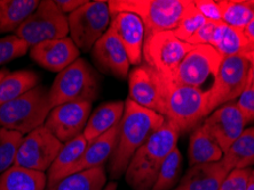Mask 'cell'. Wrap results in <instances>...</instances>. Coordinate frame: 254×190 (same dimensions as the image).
Masks as SVG:
<instances>
[{"label": "cell", "instance_id": "cell-38", "mask_svg": "<svg viewBox=\"0 0 254 190\" xmlns=\"http://www.w3.org/2000/svg\"><path fill=\"white\" fill-rule=\"evenodd\" d=\"M216 23H212V22H207L203 28L193 35L190 38L187 43L192 44V46H199V44H210L212 43L213 36H214V30H215Z\"/></svg>", "mask_w": 254, "mask_h": 190}, {"label": "cell", "instance_id": "cell-17", "mask_svg": "<svg viewBox=\"0 0 254 190\" xmlns=\"http://www.w3.org/2000/svg\"><path fill=\"white\" fill-rule=\"evenodd\" d=\"M79 55L80 50L69 37L45 41L30 50V56L37 64L51 72L59 73L76 62Z\"/></svg>", "mask_w": 254, "mask_h": 190}, {"label": "cell", "instance_id": "cell-23", "mask_svg": "<svg viewBox=\"0 0 254 190\" xmlns=\"http://www.w3.org/2000/svg\"><path fill=\"white\" fill-rule=\"evenodd\" d=\"M211 46L214 47L223 58L245 55L254 48L246 39L243 30L229 27L223 22L216 23Z\"/></svg>", "mask_w": 254, "mask_h": 190}, {"label": "cell", "instance_id": "cell-35", "mask_svg": "<svg viewBox=\"0 0 254 190\" xmlns=\"http://www.w3.org/2000/svg\"><path fill=\"white\" fill-rule=\"evenodd\" d=\"M251 172V167L230 171L227 178L223 180L219 190H246L248 189Z\"/></svg>", "mask_w": 254, "mask_h": 190}, {"label": "cell", "instance_id": "cell-4", "mask_svg": "<svg viewBox=\"0 0 254 190\" xmlns=\"http://www.w3.org/2000/svg\"><path fill=\"white\" fill-rule=\"evenodd\" d=\"M52 109L50 89L37 85L0 107V126L27 136L45 124Z\"/></svg>", "mask_w": 254, "mask_h": 190}, {"label": "cell", "instance_id": "cell-33", "mask_svg": "<svg viewBox=\"0 0 254 190\" xmlns=\"http://www.w3.org/2000/svg\"><path fill=\"white\" fill-rule=\"evenodd\" d=\"M206 23L207 21L205 20V17L197 10L195 2L189 0L184 16L179 22L178 27L172 32L178 39L187 42L198 30H200Z\"/></svg>", "mask_w": 254, "mask_h": 190}, {"label": "cell", "instance_id": "cell-42", "mask_svg": "<svg viewBox=\"0 0 254 190\" xmlns=\"http://www.w3.org/2000/svg\"><path fill=\"white\" fill-rule=\"evenodd\" d=\"M103 190H117V184L115 181H110L109 184L106 185V187L103 188Z\"/></svg>", "mask_w": 254, "mask_h": 190}, {"label": "cell", "instance_id": "cell-41", "mask_svg": "<svg viewBox=\"0 0 254 190\" xmlns=\"http://www.w3.org/2000/svg\"><path fill=\"white\" fill-rule=\"evenodd\" d=\"M248 87L254 88V64H251V68L249 71V77H248ZM246 87V88H248Z\"/></svg>", "mask_w": 254, "mask_h": 190}, {"label": "cell", "instance_id": "cell-12", "mask_svg": "<svg viewBox=\"0 0 254 190\" xmlns=\"http://www.w3.org/2000/svg\"><path fill=\"white\" fill-rule=\"evenodd\" d=\"M222 61L223 56L210 44L195 46L182 59L172 80L200 89L208 77H215Z\"/></svg>", "mask_w": 254, "mask_h": 190}, {"label": "cell", "instance_id": "cell-21", "mask_svg": "<svg viewBox=\"0 0 254 190\" xmlns=\"http://www.w3.org/2000/svg\"><path fill=\"white\" fill-rule=\"evenodd\" d=\"M124 109L125 103L123 102H110L99 106L89 116L83 132L86 140L89 143L119 124Z\"/></svg>", "mask_w": 254, "mask_h": 190}, {"label": "cell", "instance_id": "cell-2", "mask_svg": "<svg viewBox=\"0 0 254 190\" xmlns=\"http://www.w3.org/2000/svg\"><path fill=\"white\" fill-rule=\"evenodd\" d=\"M180 130L173 122L166 120L145 141L130 159L125 172L128 186L134 190H151L159 169L175 148Z\"/></svg>", "mask_w": 254, "mask_h": 190}, {"label": "cell", "instance_id": "cell-34", "mask_svg": "<svg viewBox=\"0 0 254 190\" xmlns=\"http://www.w3.org/2000/svg\"><path fill=\"white\" fill-rule=\"evenodd\" d=\"M29 49H31L29 44L16 35L1 38L0 39V65L22 57L28 53Z\"/></svg>", "mask_w": 254, "mask_h": 190}, {"label": "cell", "instance_id": "cell-7", "mask_svg": "<svg viewBox=\"0 0 254 190\" xmlns=\"http://www.w3.org/2000/svg\"><path fill=\"white\" fill-rule=\"evenodd\" d=\"M250 68L251 64L244 55L223 58L212 87L206 91L208 115L242 95L248 87Z\"/></svg>", "mask_w": 254, "mask_h": 190}, {"label": "cell", "instance_id": "cell-25", "mask_svg": "<svg viewBox=\"0 0 254 190\" xmlns=\"http://www.w3.org/2000/svg\"><path fill=\"white\" fill-rule=\"evenodd\" d=\"M228 172L248 169L254 165V128L245 129L231 146L223 152L221 159Z\"/></svg>", "mask_w": 254, "mask_h": 190}, {"label": "cell", "instance_id": "cell-1", "mask_svg": "<svg viewBox=\"0 0 254 190\" xmlns=\"http://www.w3.org/2000/svg\"><path fill=\"white\" fill-rule=\"evenodd\" d=\"M166 118L154 111L144 109L127 98L123 117L119 122L117 143L109 159L108 172L113 180L125 174L134 154L143 146Z\"/></svg>", "mask_w": 254, "mask_h": 190}, {"label": "cell", "instance_id": "cell-3", "mask_svg": "<svg viewBox=\"0 0 254 190\" xmlns=\"http://www.w3.org/2000/svg\"><path fill=\"white\" fill-rule=\"evenodd\" d=\"M162 77V115L173 122L180 132L195 129L204 117L208 116L206 91L179 84Z\"/></svg>", "mask_w": 254, "mask_h": 190}, {"label": "cell", "instance_id": "cell-27", "mask_svg": "<svg viewBox=\"0 0 254 190\" xmlns=\"http://www.w3.org/2000/svg\"><path fill=\"white\" fill-rule=\"evenodd\" d=\"M39 3L38 0H0V33L16 32Z\"/></svg>", "mask_w": 254, "mask_h": 190}, {"label": "cell", "instance_id": "cell-10", "mask_svg": "<svg viewBox=\"0 0 254 190\" xmlns=\"http://www.w3.org/2000/svg\"><path fill=\"white\" fill-rule=\"evenodd\" d=\"M193 47L178 39L172 31L152 33L145 37L143 58L160 76L172 80L182 59Z\"/></svg>", "mask_w": 254, "mask_h": 190}, {"label": "cell", "instance_id": "cell-43", "mask_svg": "<svg viewBox=\"0 0 254 190\" xmlns=\"http://www.w3.org/2000/svg\"><path fill=\"white\" fill-rule=\"evenodd\" d=\"M244 56L249 59L250 64H254V48H253L251 51H249L248 54H245Z\"/></svg>", "mask_w": 254, "mask_h": 190}, {"label": "cell", "instance_id": "cell-11", "mask_svg": "<svg viewBox=\"0 0 254 190\" xmlns=\"http://www.w3.org/2000/svg\"><path fill=\"white\" fill-rule=\"evenodd\" d=\"M62 147L63 143L46 126L42 125L23 137L14 165L46 172L55 161Z\"/></svg>", "mask_w": 254, "mask_h": 190}, {"label": "cell", "instance_id": "cell-20", "mask_svg": "<svg viewBox=\"0 0 254 190\" xmlns=\"http://www.w3.org/2000/svg\"><path fill=\"white\" fill-rule=\"evenodd\" d=\"M118 129L119 124L114 126L113 129L104 133V135L89 141L81 157L69 170L66 177L70 176V174L81 172V171L103 167L104 163L111 157L115 151L116 143H117Z\"/></svg>", "mask_w": 254, "mask_h": 190}, {"label": "cell", "instance_id": "cell-28", "mask_svg": "<svg viewBox=\"0 0 254 190\" xmlns=\"http://www.w3.org/2000/svg\"><path fill=\"white\" fill-rule=\"evenodd\" d=\"M38 82L39 77L33 71L9 72L0 81V107L36 88Z\"/></svg>", "mask_w": 254, "mask_h": 190}, {"label": "cell", "instance_id": "cell-26", "mask_svg": "<svg viewBox=\"0 0 254 190\" xmlns=\"http://www.w3.org/2000/svg\"><path fill=\"white\" fill-rule=\"evenodd\" d=\"M47 174L13 165L0 174V190H45Z\"/></svg>", "mask_w": 254, "mask_h": 190}, {"label": "cell", "instance_id": "cell-32", "mask_svg": "<svg viewBox=\"0 0 254 190\" xmlns=\"http://www.w3.org/2000/svg\"><path fill=\"white\" fill-rule=\"evenodd\" d=\"M23 137L20 132L0 126V174L14 165Z\"/></svg>", "mask_w": 254, "mask_h": 190}, {"label": "cell", "instance_id": "cell-6", "mask_svg": "<svg viewBox=\"0 0 254 190\" xmlns=\"http://www.w3.org/2000/svg\"><path fill=\"white\" fill-rule=\"evenodd\" d=\"M100 84L98 76L87 61L78 58L61 71L50 89L52 107L71 102H88L98 98Z\"/></svg>", "mask_w": 254, "mask_h": 190}, {"label": "cell", "instance_id": "cell-37", "mask_svg": "<svg viewBox=\"0 0 254 190\" xmlns=\"http://www.w3.org/2000/svg\"><path fill=\"white\" fill-rule=\"evenodd\" d=\"M237 106L246 124L254 122V88H246L237 98Z\"/></svg>", "mask_w": 254, "mask_h": 190}, {"label": "cell", "instance_id": "cell-36", "mask_svg": "<svg viewBox=\"0 0 254 190\" xmlns=\"http://www.w3.org/2000/svg\"><path fill=\"white\" fill-rule=\"evenodd\" d=\"M195 6L205 20L212 23H222V10L219 1L213 0H196Z\"/></svg>", "mask_w": 254, "mask_h": 190}, {"label": "cell", "instance_id": "cell-45", "mask_svg": "<svg viewBox=\"0 0 254 190\" xmlns=\"http://www.w3.org/2000/svg\"><path fill=\"white\" fill-rule=\"evenodd\" d=\"M246 190H254V182L250 180L249 185H248V189H246Z\"/></svg>", "mask_w": 254, "mask_h": 190}, {"label": "cell", "instance_id": "cell-19", "mask_svg": "<svg viewBox=\"0 0 254 190\" xmlns=\"http://www.w3.org/2000/svg\"><path fill=\"white\" fill-rule=\"evenodd\" d=\"M228 174L221 161L198 164L190 166L173 190H219Z\"/></svg>", "mask_w": 254, "mask_h": 190}, {"label": "cell", "instance_id": "cell-31", "mask_svg": "<svg viewBox=\"0 0 254 190\" xmlns=\"http://www.w3.org/2000/svg\"><path fill=\"white\" fill-rule=\"evenodd\" d=\"M182 155L178 147L167 156L160 166L158 176L151 190H173L180 182Z\"/></svg>", "mask_w": 254, "mask_h": 190}, {"label": "cell", "instance_id": "cell-8", "mask_svg": "<svg viewBox=\"0 0 254 190\" xmlns=\"http://www.w3.org/2000/svg\"><path fill=\"white\" fill-rule=\"evenodd\" d=\"M69 32L77 48L84 53L93 49L111 23L108 1H87L68 16Z\"/></svg>", "mask_w": 254, "mask_h": 190}, {"label": "cell", "instance_id": "cell-40", "mask_svg": "<svg viewBox=\"0 0 254 190\" xmlns=\"http://www.w3.org/2000/svg\"><path fill=\"white\" fill-rule=\"evenodd\" d=\"M243 31H244V35L246 37V39L249 40V42L254 47V18L250 22L248 27L243 30Z\"/></svg>", "mask_w": 254, "mask_h": 190}, {"label": "cell", "instance_id": "cell-39", "mask_svg": "<svg viewBox=\"0 0 254 190\" xmlns=\"http://www.w3.org/2000/svg\"><path fill=\"white\" fill-rule=\"evenodd\" d=\"M87 1H81V0H55L54 3L57 5L60 12L66 15L69 13L72 14L76 12L77 9H79L81 6H84Z\"/></svg>", "mask_w": 254, "mask_h": 190}, {"label": "cell", "instance_id": "cell-24", "mask_svg": "<svg viewBox=\"0 0 254 190\" xmlns=\"http://www.w3.org/2000/svg\"><path fill=\"white\" fill-rule=\"evenodd\" d=\"M223 157V151L211 136H208L203 126L193 129L189 141L188 158L189 165L220 162Z\"/></svg>", "mask_w": 254, "mask_h": 190}, {"label": "cell", "instance_id": "cell-18", "mask_svg": "<svg viewBox=\"0 0 254 190\" xmlns=\"http://www.w3.org/2000/svg\"><path fill=\"white\" fill-rule=\"evenodd\" d=\"M96 64L106 73L119 79H125L129 74V58L122 41L110 28L101 37L92 49Z\"/></svg>", "mask_w": 254, "mask_h": 190}, {"label": "cell", "instance_id": "cell-16", "mask_svg": "<svg viewBox=\"0 0 254 190\" xmlns=\"http://www.w3.org/2000/svg\"><path fill=\"white\" fill-rule=\"evenodd\" d=\"M109 28L125 47L130 64L141 65L145 40V28L141 18L133 13L111 14Z\"/></svg>", "mask_w": 254, "mask_h": 190}, {"label": "cell", "instance_id": "cell-15", "mask_svg": "<svg viewBox=\"0 0 254 190\" xmlns=\"http://www.w3.org/2000/svg\"><path fill=\"white\" fill-rule=\"evenodd\" d=\"M129 99L162 115V77L150 65H137L128 74Z\"/></svg>", "mask_w": 254, "mask_h": 190}, {"label": "cell", "instance_id": "cell-29", "mask_svg": "<svg viewBox=\"0 0 254 190\" xmlns=\"http://www.w3.org/2000/svg\"><path fill=\"white\" fill-rule=\"evenodd\" d=\"M106 184V170L104 167H96L70 174L45 190H103Z\"/></svg>", "mask_w": 254, "mask_h": 190}, {"label": "cell", "instance_id": "cell-5", "mask_svg": "<svg viewBox=\"0 0 254 190\" xmlns=\"http://www.w3.org/2000/svg\"><path fill=\"white\" fill-rule=\"evenodd\" d=\"M189 0H110L111 14L133 13L145 28V37L152 33L173 31L184 16Z\"/></svg>", "mask_w": 254, "mask_h": 190}, {"label": "cell", "instance_id": "cell-9", "mask_svg": "<svg viewBox=\"0 0 254 190\" xmlns=\"http://www.w3.org/2000/svg\"><path fill=\"white\" fill-rule=\"evenodd\" d=\"M68 33V16L60 12L53 0L40 1L38 8L16 30V36L30 48L45 41L65 38Z\"/></svg>", "mask_w": 254, "mask_h": 190}, {"label": "cell", "instance_id": "cell-46", "mask_svg": "<svg viewBox=\"0 0 254 190\" xmlns=\"http://www.w3.org/2000/svg\"><path fill=\"white\" fill-rule=\"evenodd\" d=\"M250 180H251L252 182H254V170H252L251 176H250Z\"/></svg>", "mask_w": 254, "mask_h": 190}, {"label": "cell", "instance_id": "cell-44", "mask_svg": "<svg viewBox=\"0 0 254 190\" xmlns=\"http://www.w3.org/2000/svg\"><path fill=\"white\" fill-rule=\"evenodd\" d=\"M8 73H9V71H8V70H6V69L0 70V81H1V80L3 79V77H5Z\"/></svg>", "mask_w": 254, "mask_h": 190}, {"label": "cell", "instance_id": "cell-13", "mask_svg": "<svg viewBox=\"0 0 254 190\" xmlns=\"http://www.w3.org/2000/svg\"><path fill=\"white\" fill-rule=\"evenodd\" d=\"M92 103L71 102L55 106L48 114L45 126L65 144L73 138L83 135L91 116Z\"/></svg>", "mask_w": 254, "mask_h": 190}, {"label": "cell", "instance_id": "cell-22", "mask_svg": "<svg viewBox=\"0 0 254 190\" xmlns=\"http://www.w3.org/2000/svg\"><path fill=\"white\" fill-rule=\"evenodd\" d=\"M88 141L86 140L84 135H80L68 143L63 144V147L47 171V187H51L58 181L66 177L69 170L78 159L81 157L83 152L87 147Z\"/></svg>", "mask_w": 254, "mask_h": 190}, {"label": "cell", "instance_id": "cell-14", "mask_svg": "<svg viewBox=\"0 0 254 190\" xmlns=\"http://www.w3.org/2000/svg\"><path fill=\"white\" fill-rule=\"evenodd\" d=\"M245 120L237 104L231 102L220 106L204 121L203 129L225 152L245 130Z\"/></svg>", "mask_w": 254, "mask_h": 190}, {"label": "cell", "instance_id": "cell-30", "mask_svg": "<svg viewBox=\"0 0 254 190\" xmlns=\"http://www.w3.org/2000/svg\"><path fill=\"white\" fill-rule=\"evenodd\" d=\"M222 22L229 27L244 30L254 18V0H222Z\"/></svg>", "mask_w": 254, "mask_h": 190}]
</instances>
